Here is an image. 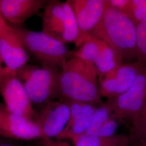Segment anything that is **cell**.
I'll use <instances>...</instances> for the list:
<instances>
[{
	"instance_id": "1",
	"label": "cell",
	"mask_w": 146,
	"mask_h": 146,
	"mask_svg": "<svg viewBox=\"0 0 146 146\" xmlns=\"http://www.w3.org/2000/svg\"><path fill=\"white\" fill-rule=\"evenodd\" d=\"M61 69L58 76V96L69 101L102 104L94 65L71 57Z\"/></svg>"
},
{
	"instance_id": "2",
	"label": "cell",
	"mask_w": 146,
	"mask_h": 146,
	"mask_svg": "<svg viewBox=\"0 0 146 146\" xmlns=\"http://www.w3.org/2000/svg\"><path fill=\"white\" fill-rule=\"evenodd\" d=\"M136 26L107 0L102 18L90 34L110 46L123 61H136Z\"/></svg>"
},
{
	"instance_id": "3",
	"label": "cell",
	"mask_w": 146,
	"mask_h": 146,
	"mask_svg": "<svg viewBox=\"0 0 146 146\" xmlns=\"http://www.w3.org/2000/svg\"><path fill=\"white\" fill-rule=\"evenodd\" d=\"M20 37L27 51L41 64L42 67L62 68L72 57L65 44L43 33L14 27Z\"/></svg>"
},
{
	"instance_id": "4",
	"label": "cell",
	"mask_w": 146,
	"mask_h": 146,
	"mask_svg": "<svg viewBox=\"0 0 146 146\" xmlns=\"http://www.w3.org/2000/svg\"><path fill=\"white\" fill-rule=\"evenodd\" d=\"M57 67L26 65L16 72L31 102L45 104L58 96Z\"/></svg>"
},
{
	"instance_id": "5",
	"label": "cell",
	"mask_w": 146,
	"mask_h": 146,
	"mask_svg": "<svg viewBox=\"0 0 146 146\" xmlns=\"http://www.w3.org/2000/svg\"><path fill=\"white\" fill-rule=\"evenodd\" d=\"M110 99L112 115L119 123L125 119L132 121L146 101V64L142 68L129 88L124 93Z\"/></svg>"
},
{
	"instance_id": "6",
	"label": "cell",
	"mask_w": 146,
	"mask_h": 146,
	"mask_svg": "<svg viewBox=\"0 0 146 146\" xmlns=\"http://www.w3.org/2000/svg\"><path fill=\"white\" fill-rule=\"evenodd\" d=\"M0 93L7 110L35 121L37 113L33 108L32 102L16 72L7 71L0 82Z\"/></svg>"
},
{
	"instance_id": "7",
	"label": "cell",
	"mask_w": 146,
	"mask_h": 146,
	"mask_svg": "<svg viewBox=\"0 0 146 146\" xmlns=\"http://www.w3.org/2000/svg\"><path fill=\"white\" fill-rule=\"evenodd\" d=\"M144 65L137 61L123 63L114 72L99 78L101 96L110 99L124 93L131 87Z\"/></svg>"
},
{
	"instance_id": "8",
	"label": "cell",
	"mask_w": 146,
	"mask_h": 146,
	"mask_svg": "<svg viewBox=\"0 0 146 146\" xmlns=\"http://www.w3.org/2000/svg\"><path fill=\"white\" fill-rule=\"evenodd\" d=\"M68 101L50 100L44 104L35 122L42 131L44 138H56L64 129L70 118Z\"/></svg>"
},
{
	"instance_id": "9",
	"label": "cell",
	"mask_w": 146,
	"mask_h": 146,
	"mask_svg": "<svg viewBox=\"0 0 146 146\" xmlns=\"http://www.w3.org/2000/svg\"><path fill=\"white\" fill-rule=\"evenodd\" d=\"M0 136L23 140L44 139L42 131L35 121L11 112L1 103Z\"/></svg>"
},
{
	"instance_id": "10",
	"label": "cell",
	"mask_w": 146,
	"mask_h": 146,
	"mask_svg": "<svg viewBox=\"0 0 146 146\" xmlns=\"http://www.w3.org/2000/svg\"><path fill=\"white\" fill-rule=\"evenodd\" d=\"M79 29L75 44L79 48L98 25L104 15L107 0H70Z\"/></svg>"
},
{
	"instance_id": "11",
	"label": "cell",
	"mask_w": 146,
	"mask_h": 146,
	"mask_svg": "<svg viewBox=\"0 0 146 146\" xmlns=\"http://www.w3.org/2000/svg\"><path fill=\"white\" fill-rule=\"evenodd\" d=\"M0 55L5 69L11 72H16L26 66L29 60L28 52L20 37L6 21L0 34Z\"/></svg>"
},
{
	"instance_id": "12",
	"label": "cell",
	"mask_w": 146,
	"mask_h": 146,
	"mask_svg": "<svg viewBox=\"0 0 146 146\" xmlns=\"http://www.w3.org/2000/svg\"><path fill=\"white\" fill-rule=\"evenodd\" d=\"M67 101L70 111V118L64 129L55 138L58 140L69 139L84 134L92 124L97 109L94 104Z\"/></svg>"
},
{
	"instance_id": "13",
	"label": "cell",
	"mask_w": 146,
	"mask_h": 146,
	"mask_svg": "<svg viewBox=\"0 0 146 146\" xmlns=\"http://www.w3.org/2000/svg\"><path fill=\"white\" fill-rule=\"evenodd\" d=\"M47 0H0V15L5 21L19 25L45 7Z\"/></svg>"
},
{
	"instance_id": "14",
	"label": "cell",
	"mask_w": 146,
	"mask_h": 146,
	"mask_svg": "<svg viewBox=\"0 0 146 146\" xmlns=\"http://www.w3.org/2000/svg\"><path fill=\"white\" fill-rule=\"evenodd\" d=\"M65 20L63 2L49 1L42 14V32L62 42Z\"/></svg>"
},
{
	"instance_id": "15",
	"label": "cell",
	"mask_w": 146,
	"mask_h": 146,
	"mask_svg": "<svg viewBox=\"0 0 146 146\" xmlns=\"http://www.w3.org/2000/svg\"><path fill=\"white\" fill-rule=\"evenodd\" d=\"M74 146H129L131 140L129 136L119 134L108 137L81 135L69 139Z\"/></svg>"
},
{
	"instance_id": "16",
	"label": "cell",
	"mask_w": 146,
	"mask_h": 146,
	"mask_svg": "<svg viewBox=\"0 0 146 146\" xmlns=\"http://www.w3.org/2000/svg\"><path fill=\"white\" fill-rule=\"evenodd\" d=\"M123 63V60L115 51L104 42L102 47L94 63L98 76L101 78L115 70Z\"/></svg>"
},
{
	"instance_id": "17",
	"label": "cell",
	"mask_w": 146,
	"mask_h": 146,
	"mask_svg": "<svg viewBox=\"0 0 146 146\" xmlns=\"http://www.w3.org/2000/svg\"><path fill=\"white\" fill-rule=\"evenodd\" d=\"M104 42L90 34L72 57L78 58L86 63L94 65L102 47Z\"/></svg>"
},
{
	"instance_id": "18",
	"label": "cell",
	"mask_w": 146,
	"mask_h": 146,
	"mask_svg": "<svg viewBox=\"0 0 146 146\" xmlns=\"http://www.w3.org/2000/svg\"><path fill=\"white\" fill-rule=\"evenodd\" d=\"M63 7L66 14V20L62 42L64 44L68 42L76 44L79 37V29L70 0L63 2Z\"/></svg>"
},
{
	"instance_id": "19",
	"label": "cell",
	"mask_w": 146,
	"mask_h": 146,
	"mask_svg": "<svg viewBox=\"0 0 146 146\" xmlns=\"http://www.w3.org/2000/svg\"><path fill=\"white\" fill-rule=\"evenodd\" d=\"M113 114V108L110 99L97 108L94 119L88 129L82 135L95 136L101 127L104 125Z\"/></svg>"
},
{
	"instance_id": "20",
	"label": "cell",
	"mask_w": 146,
	"mask_h": 146,
	"mask_svg": "<svg viewBox=\"0 0 146 146\" xmlns=\"http://www.w3.org/2000/svg\"><path fill=\"white\" fill-rule=\"evenodd\" d=\"M131 141H141L146 143V101L135 117L131 121Z\"/></svg>"
},
{
	"instance_id": "21",
	"label": "cell",
	"mask_w": 146,
	"mask_h": 146,
	"mask_svg": "<svg viewBox=\"0 0 146 146\" xmlns=\"http://www.w3.org/2000/svg\"><path fill=\"white\" fill-rule=\"evenodd\" d=\"M136 61L146 64V19L136 26Z\"/></svg>"
},
{
	"instance_id": "22",
	"label": "cell",
	"mask_w": 146,
	"mask_h": 146,
	"mask_svg": "<svg viewBox=\"0 0 146 146\" xmlns=\"http://www.w3.org/2000/svg\"><path fill=\"white\" fill-rule=\"evenodd\" d=\"M127 16L131 18L136 26L146 19V0H131Z\"/></svg>"
},
{
	"instance_id": "23",
	"label": "cell",
	"mask_w": 146,
	"mask_h": 146,
	"mask_svg": "<svg viewBox=\"0 0 146 146\" xmlns=\"http://www.w3.org/2000/svg\"><path fill=\"white\" fill-rule=\"evenodd\" d=\"M119 123V121L113 115H111L110 119L107 121L95 136L108 137L115 135V131L117 128Z\"/></svg>"
},
{
	"instance_id": "24",
	"label": "cell",
	"mask_w": 146,
	"mask_h": 146,
	"mask_svg": "<svg viewBox=\"0 0 146 146\" xmlns=\"http://www.w3.org/2000/svg\"><path fill=\"white\" fill-rule=\"evenodd\" d=\"M111 7L127 15L131 3V0H108Z\"/></svg>"
},
{
	"instance_id": "25",
	"label": "cell",
	"mask_w": 146,
	"mask_h": 146,
	"mask_svg": "<svg viewBox=\"0 0 146 146\" xmlns=\"http://www.w3.org/2000/svg\"><path fill=\"white\" fill-rule=\"evenodd\" d=\"M42 140L44 146H70L67 142L62 140H54L49 138H44Z\"/></svg>"
},
{
	"instance_id": "26",
	"label": "cell",
	"mask_w": 146,
	"mask_h": 146,
	"mask_svg": "<svg viewBox=\"0 0 146 146\" xmlns=\"http://www.w3.org/2000/svg\"><path fill=\"white\" fill-rule=\"evenodd\" d=\"M3 62L2 58L0 55V82L1 81V80H2V78H3V77L5 76L6 73H7V71L5 70V68L2 67L1 66V62Z\"/></svg>"
},
{
	"instance_id": "27",
	"label": "cell",
	"mask_w": 146,
	"mask_h": 146,
	"mask_svg": "<svg viewBox=\"0 0 146 146\" xmlns=\"http://www.w3.org/2000/svg\"><path fill=\"white\" fill-rule=\"evenodd\" d=\"M0 146H16L13 144V143L9 142L8 141H4L0 140Z\"/></svg>"
},
{
	"instance_id": "28",
	"label": "cell",
	"mask_w": 146,
	"mask_h": 146,
	"mask_svg": "<svg viewBox=\"0 0 146 146\" xmlns=\"http://www.w3.org/2000/svg\"><path fill=\"white\" fill-rule=\"evenodd\" d=\"M5 20L0 15V34H1V31H2V29L3 26V25H4V23H5Z\"/></svg>"
},
{
	"instance_id": "29",
	"label": "cell",
	"mask_w": 146,
	"mask_h": 146,
	"mask_svg": "<svg viewBox=\"0 0 146 146\" xmlns=\"http://www.w3.org/2000/svg\"><path fill=\"white\" fill-rule=\"evenodd\" d=\"M141 146H146L144 144H143V143H142V145H141Z\"/></svg>"
},
{
	"instance_id": "30",
	"label": "cell",
	"mask_w": 146,
	"mask_h": 146,
	"mask_svg": "<svg viewBox=\"0 0 146 146\" xmlns=\"http://www.w3.org/2000/svg\"><path fill=\"white\" fill-rule=\"evenodd\" d=\"M145 146H146V144H145Z\"/></svg>"
}]
</instances>
